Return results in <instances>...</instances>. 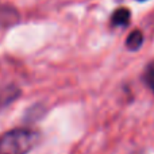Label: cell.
Instances as JSON below:
<instances>
[{"mask_svg": "<svg viewBox=\"0 0 154 154\" xmlns=\"http://www.w3.org/2000/svg\"><path fill=\"white\" fill-rule=\"evenodd\" d=\"M38 142V133L29 128H14L0 135V154H27Z\"/></svg>", "mask_w": 154, "mask_h": 154, "instance_id": "obj_1", "label": "cell"}, {"mask_svg": "<svg viewBox=\"0 0 154 154\" xmlns=\"http://www.w3.org/2000/svg\"><path fill=\"white\" fill-rule=\"evenodd\" d=\"M19 15L16 10L8 5H0V27H8L18 23Z\"/></svg>", "mask_w": 154, "mask_h": 154, "instance_id": "obj_2", "label": "cell"}, {"mask_svg": "<svg viewBox=\"0 0 154 154\" xmlns=\"http://www.w3.org/2000/svg\"><path fill=\"white\" fill-rule=\"evenodd\" d=\"M131 12L127 8H118L111 16V24L114 27H126L130 23Z\"/></svg>", "mask_w": 154, "mask_h": 154, "instance_id": "obj_3", "label": "cell"}, {"mask_svg": "<svg viewBox=\"0 0 154 154\" xmlns=\"http://www.w3.org/2000/svg\"><path fill=\"white\" fill-rule=\"evenodd\" d=\"M143 41L145 39H143V34H142V31H139V30H134V31H131L130 34H128L127 39H126V48H127L130 51H137L142 48Z\"/></svg>", "mask_w": 154, "mask_h": 154, "instance_id": "obj_4", "label": "cell"}, {"mask_svg": "<svg viewBox=\"0 0 154 154\" xmlns=\"http://www.w3.org/2000/svg\"><path fill=\"white\" fill-rule=\"evenodd\" d=\"M143 81H145V84L150 88V91L154 93V62L147 65V68L145 69Z\"/></svg>", "mask_w": 154, "mask_h": 154, "instance_id": "obj_5", "label": "cell"}, {"mask_svg": "<svg viewBox=\"0 0 154 154\" xmlns=\"http://www.w3.org/2000/svg\"><path fill=\"white\" fill-rule=\"evenodd\" d=\"M138 2H146V0H138Z\"/></svg>", "mask_w": 154, "mask_h": 154, "instance_id": "obj_6", "label": "cell"}]
</instances>
